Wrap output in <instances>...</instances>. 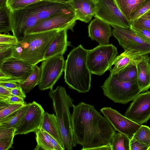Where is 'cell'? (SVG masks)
Segmentation results:
<instances>
[{
	"label": "cell",
	"instance_id": "cell-1",
	"mask_svg": "<svg viewBox=\"0 0 150 150\" xmlns=\"http://www.w3.org/2000/svg\"><path fill=\"white\" fill-rule=\"evenodd\" d=\"M74 137L82 150H108L116 130L93 105L82 102L73 106Z\"/></svg>",
	"mask_w": 150,
	"mask_h": 150
},
{
	"label": "cell",
	"instance_id": "cell-2",
	"mask_svg": "<svg viewBox=\"0 0 150 150\" xmlns=\"http://www.w3.org/2000/svg\"><path fill=\"white\" fill-rule=\"evenodd\" d=\"M88 50L80 44L71 51L65 61V82L79 93L88 92L91 87L92 73L87 63Z\"/></svg>",
	"mask_w": 150,
	"mask_h": 150
},
{
	"label": "cell",
	"instance_id": "cell-3",
	"mask_svg": "<svg viewBox=\"0 0 150 150\" xmlns=\"http://www.w3.org/2000/svg\"><path fill=\"white\" fill-rule=\"evenodd\" d=\"M62 30L55 29L26 34L15 45L13 56L32 65H36L45 59L49 45Z\"/></svg>",
	"mask_w": 150,
	"mask_h": 150
},
{
	"label": "cell",
	"instance_id": "cell-4",
	"mask_svg": "<svg viewBox=\"0 0 150 150\" xmlns=\"http://www.w3.org/2000/svg\"><path fill=\"white\" fill-rule=\"evenodd\" d=\"M48 95L59 123L65 150H72L77 144L72 129L71 115L69 108L73 107V100L66 92L65 87L58 86L50 89Z\"/></svg>",
	"mask_w": 150,
	"mask_h": 150
},
{
	"label": "cell",
	"instance_id": "cell-5",
	"mask_svg": "<svg viewBox=\"0 0 150 150\" xmlns=\"http://www.w3.org/2000/svg\"><path fill=\"white\" fill-rule=\"evenodd\" d=\"M104 95L116 103L125 104L134 100L141 91L137 79L129 81H119L109 76L101 86Z\"/></svg>",
	"mask_w": 150,
	"mask_h": 150
},
{
	"label": "cell",
	"instance_id": "cell-6",
	"mask_svg": "<svg viewBox=\"0 0 150 150\" xmlns=\"http://www.w3.org/2000/svg\"><path fill=\"white\" fill-rule=\"evenodd\" d=\"M118 54L117 49L112 44L99 45L88 50L87 63L92 74L101 76L112 69L113 61Z\"/></svg>",
	"mask_w": 150,
	"mask_h": 150
},
{
	"label": "cell",
	"instance_id": "cell-7",
	"mask_svg": "<svg viewBox=\"0 0 150 150\" xmlns=\"http://www.w3.org/2000/svg\"><path fill=\"white\" fill-rule=\"evenodd\" d=\"M42 62L39 88L41 90L52 89L64 71L65 61L64 57L63 55L58 54Z\"/></svg>",
	"mask_w": 150,
	"mask_h": 150
},
{
	"label": "cell",
	"instance_id": "cell-8",
	"mask_svg": "<svg viewBox=\"0 0 150 150\" xmlns=\"http://www.w3.org/2000/svg\"><path fill=\"white\" fill-rule=\"evenodd\" d=\"M112 33L124 50L139 53L141 56L150 53V42L137 35L130 28L115 27Z\"/></svg>",
	"mask_w": 150,
	"mask_h": 150
},
{
	"label": "cell",
	"instance_id": "cell-9",
	"mask_svg": "<svg viewBox=\"0 0 150 150\" xmlns=\"http://www.w3.org/2000/svg\"><path fill=\"white\" fill-rule=\"evenodd\" d=\"M10 17L13 35L17 38L18 41L23 38L27 31L39 21L29 5L21 9L10 10Z\"/></svg>",
	"mask_w": 150,
	"mask_h": 150
},
{
	"label": "cell",
	"instance_id": "cell-10",
	"mask_svg": "<svg viewBox=\"0 0 150 150\" xmlns=\"http://www.w3.org/2000/svg\"><path fill=\"white\" fill-rule=\"evenodd\" d=\"M98 10L94 16L105 21L113 27L130 28L131 23L123 15L114 0H99Z\"/></svg>",
	"mask_w": 150,
	"mask_h": 150
},
{
	"label": "cell",
	"instance_id": "cell-11",
	"mask_svg": "<svg viewBox=\"0 0 150 150\" xmlns=\"http://www.w3.org/2000/svg\"><path fill=\"white\" fill-rule=\"evenodd\" d=\"M77 20L74 11L60 13L39 21L25 35L55 29H70L73 31Z\"/></svg>",
	"mask_w": 150,
	"mask_h": 150
},
{
	"label": "cell",
	"instance_id": "cell-12",
	"mask_svg": "<svg viewBox=\"0 0 150 150\" xmlns=\"http://www.w3.org/2000/svg\"><path fill=\"white\" fill-rule=\"evenodd\" d=\"M45 113L42 107L33 101L18 124L14 135L35 132L40 127Z\"/></svg>",
	"mask_w": 150,
	"mask_h": 150
},
{
	"label": "cell",
	"instance_id": "cell-13",
	"mask_svg": "<svg viewBox=\"0 0 150 150\" xmlns=\"http://www.w3.org/2000/svg\"><path fill=\"white\" fill-rule=\"evenodd\" d=\"M29 6L39 21L60 13L74 11L67 0H43Z\"/></svg>",
	"mask_w": 150,
	"mask_h": 150
},
{
	"label": "cell",
	"instance_id": "cell-14",
	"mask_svg": "<svg viewBox=\"0 0 150 150\" xmlns=\"http://www.w3.org/2000/svg\"><path fill=\"white\" fill-rule=\"evenodd\" d=\"M132 101L125 116L139 124L146 123L150 119V91L140 93Z\"/></svg>",
	"mask_w": 150,
	"mask_h": 150
},
{
	"label": "cell",
	"instance_id": "cell-15",
	"mask_svg": "<svg viewBox=\"0 0 150 150\" xmlns=\"http://www.w3.org/2000/svg\"><path fill=\"white\" fill-rule=\"evenodd\" d=\"M100 111L116 131L125 134L130 139L141 126L110 107H103Z\"/></svg>",
	"mask_w": 150,
	"mask_h": 150
},
{
	"label": "cell",
	"instance_id": "cell-16",
	"mask_svg": "<svg viewBox=\"0 0 150 150\" xmlns=\"http://www.w3.org/2000/svg\"><path fill=\"white\" fill-rule=\"evenodd\" d=\"M34 66L13 56L0 64V71L11 77L9 81L20 84L31 74Z\"/></svg>",
	"mask_w": 150,
	"mask_h": 150
},
{
	"label": "cell",
	"instance_id": "cell-17",
	"mask_svg": "<svg viewBox=\"0 0 150 150\" xmlns=\"http://www.w3.org/2000/svg\"><path fill=\"white\" fill-rule=\"evenodd\" d=\"M88 36L100 45L109 44V39L112 33L110 25L103 20L96 18L88 26Z\"/></svg>",
	"mask_w": 150,
	"mask_h": 150
},
{
	"label": "cell",
	"instance_id": "cell-18",
	"mask_svg": "<svg viewBox=\"0 0 150 150\" xmlns=\"http://www.w3.org/2000/svg\"><path fill=\"white\" fill-rule=\"evenodd\" d=\"M74 11L77 20L89 22L98 10L97 4L91 0H67Z\"/></svg>",
	"mask_w": 150,
	"mask_h": 150
},
{
	"label": "cell",
	"instance_id": "cell-19",
	"mask_svg": "<svg viewBox=\"0 0 150 150\" xmlns=\"http://www.w3.org/2000/svg\"><path fill=\"white\" fill-rule=\"evenodd\" d=\"M135 63L137 70V82L141 92L150 88V57L147 54L137 59Z\"/></svg>",
	"mask_w": 150,
	"mask_h": 150
},
{
	"label": "cell",
	"instance_id": "cell-20",
	"mask_svg": "<svg viewBox=\"0 0 150 150\" xmlns=\"http://www.w3.org/2000/svg\"><path fill=\"white\" fill-rule=\"evenodd\" d=\"M67 29L60 30L49 45L45 55V59L58 54L63 55L71 42L67 40Z\"/></svg>",
	"mask_w": 150,
	"mask_h": 150
},
{
	"label": "cell",
	"instance_id": "cell-21",
	"mask_svg": "<svg viewBox=\"0 0 150 150\" xmlns=\"http://www.w3.org/2000/svg\"><path fill=\"white\" fill-rule=\"evenodd\" d=\"M40 127L64 148L59 125L55 115L47 112L45 113Z\"/></svg>",
	"mask_w": 150,
	"mask_h": 150
},
{
	"label": "cell",
	"instance_id": "cell-22",
	"mask_svg": "<svg viewBox=\"0 0 150 150\" xmlns=\"http://www.w3.org/2000/svg\"><path fill=\"white\" fill-rule=\"evenodd\" d=\"M142 56L140 54L129 50H125L115 57L112 65L114 67L110 71L112 76L122 70L135 59Z\"/></svg>",
	"mask_w": 150,
	"mask_h": 150
},
{
	"label": "cell",
	"instance_id": "cell-23",
	"mask_svg": "<svg viewBox=\"0 0 150 150\" xmlns=\"http://www.w3.org/2000/svg\"><path fill=\"white\" fill-rule=\"evenodd\" d=\"M117 6L131 23L132 14L145 0H114Z\"/></svg>",
	"mask_w": 150,
	"mask_h": 150
},
{
	"label": "cell",
	"instance_id": "cell-24",
	"mask_svg": "<svg viewBox=\"0 0 150 150\" xmlns=\"http://www.w3.org/2000/svg\"><path fill=\"white\" fill-rule=\"evenodd\" d=\"M41 68L36 64L34 66L32 72L23 83L20 84L25 93L29 92L36 85H38L41 78Z\"/></svg>",
	"mask_w": 150,
	"mask_h": 150
},
{
	"label": "cell",
	"instance_id": "cell-25",
	"mask_svg": "<svg viewBox=\"0 0 150 150\" xmlns=\"http://www.w3.org/2000/svg\"><path fill=\"white\" fill-rule=\"evenodd\" d=\"M35 133L37 144L34 150H54L47 133L40 127Z\"/></svg>",
	"mask_w": 150,
	"mask_h": 150
},
{
	"label": "cell",
	"instance_id": "cell-26",
	"mask_svg": "<svg viewBox=\"0 0 150 150\" xmlns=\"http://www.w3.org/2000/svg\"><path fill=\"white\" fill-rule=\"evenodd\" d=\"M130 139L125 134L116 132L113 135L110 143L111 150H130Z\"/></svg>",
	"mask_w": 150,
	"mask_h": 150
},
{
	"label": "cell",
	"instance_id": "cell-27",
	"mask_svg": "<svg viewBox=\"0 0 150 150\" xmlns=\"http://www.w3.org/2000/svg\"><path fill=\"white\" fill-rule=\"evenodd\" d=\"M136 59L124 69L112 76L121 81H129L137 79Z\"/></svg>",
	"mask_w": 150,
	"mask_h": 150
},
{
	"label": "cell",
	"instance_id": "cell-28",
	"mask_svg": "<svg viewBox=\"0 0 150 150\" xmlns=\"http://www.w3.org/2000/svg\"><path fill=\"white\" fill-rule=\"evenodd\" d=\"M31 103L25 104L16 114L12 116L0 120V129L16 127L18 124L28 110Z\"/></svg>",
	"mask_w": 150,
	"mask_h": 150
},
{
	"label": "cell",
	"instance_id": "cell-29",
	"mask_svg": "<svg viewBox=\"0 0 150 150\" xmlns=\"http://www.w3.org/2000/svg\"><path fill=\"white\" fill-rule=\"evenodd\" d=\"M26 103L8 104L0 102V120L9 117L16 114Z\"/></svg>",
	"mask_w": 150,
	"mask_h": 150
},
{
	"label": "cell",
	"instance_id": "cell-30",
	"mask_svg": "<svg viewBox=\"0 0 150 150\" xmlns=\"http://www.w3.org/2000/svg\"><path fill=\"white\" fill-rule=\"evenodd\" d=\"M10 10L6 6L0 7V33L8 34L12 31L10 13Z\"/></svg>",
	"mask_w": 150,
	"mask_h": 150
},
{
	"label": "cell",
	"instance_id": "cell-31",
	"mask_svg": "<svg viewBox=\"0 0 150 150\" xmlns=\"http://www.w3.org/2000/svg\"><path fill=\"white\" fill-rule=\"evenodd\" d=\"M150 148V128L146 125H141L131 138Z\"/></svg>",
	"mask_w": 150,
	"mask_h": 150
},
{
	"label": "cell",
	"instance_id": "cell-32",
	"mask_svg": "<svg viewBox=\"0 0 150 150\" xmlns=\"http://www.w3.org/2000/svg\"><path fill=\"white\" fill-rule=\"evenodd\" d=\"M43 0H6V5L11 11L23 8L34 3Z\"/></svg>",
	"mask_w": 150,
	"mask_h": 150
},
{
	"label": "cell",
	"instance_id": "cell-33",
	"mask_svg": "<svg viewBox=\"0 0 150 150\" xmlns=\"http://www.w3.org/2000/svg\"><path fill=\"white\" fill-rule=\"evenodd\" d=\"M16 45L0 44V64L13 57Z\"/></svg>",
	"mask_w": 150,
	"mask_h": 150
},
{
	"label": "cell",
	"instance_id": "cell-34",
	"mask_svg": "<svg viewBox=\"0 0 150 150\" xmlns=\"http://www.w3.org/2000/svg\"><path fill=\"white\" fill-rule=\"evenodd\" d=\"M150 10V0H145L141 6L131 16V23L141 17Z\"/></svg>",
	"mask_w": 150,
	"mask_h": 150
},
{
	"label": "cell",
	"instance_id": "cell-35",
	"mask_svg": "<svg viewBox=\"0 0 150 150\" xmlns=\"http://www.w3.org/2000/svg\"><path fill=\"white\" fill-rule=\"evenodd\" d=\"M131 25L135 28L146 29L150 31V20L140 17L132 22Z\"/></svg>",
	"mask_w": 150,
	"mask_h": 150
},
{
	"label": "cell",
	"instance_id": "cell-36",
	"mask_svg": "<svg viewBox=\"0 0 150 150\" xmlns=\"http://www.w3.org/2000/svg\"><path fill=\"white\" fill-rule=\"evenodd\" d=\"M18 42L17 38L9 34H0V44H12L16 45Z\"/></svg>",
	"mask_w": 150,
	"mask_h": 150
},
{
	"label": "cell",
	"instance_id": "cell-37",
	"mask_svg": "<svg viewBox=\"0 0 150 150\" xmlns=\"http://www.w3.org/2000/svg\"><path fill=\"white\" fill-rule=\"evenodd\" d=\"M130 28L136 34L144 39L150 42V31L144 28H135L131 25Z\"/></svg>",
	"mask_w": 150,
	"mask_h": 150
},
{
	"label": "cell",
	"instance_id": "cell-38",
	"mask_svg": "<svg viewBox=\"0 0 150 150\" xmlns=\"http://www.w3.org/2000/svg\"><path fill=\"white\" fill-rule=\"evenodd\" d=\"M14 136L0 139V150H8L10 149L13 143Z\"/></svg>",
	"mask_w": 150,
	"mask_h": 150
},
{
	"label": "cell",
	"instance_id": "cell-39",
	"mask_svg": "<svg viewBox=\"0 0 150 150\" xmlns=\"http://www.w3.org/2000/svg\"><path fill=\"white\" fill-rule=\"evenodd\" d=\"M130 150H149V148L135 140L130 139Z\"/></svg>",
	"mask_w": 150,
	"mask_h": 150
},
{
	"label": "cell",
	"instance_id": "cell-40",
	"mask_svg": "<svg viewBox=\"0 0 150 150\" xmlns=\"http://www.w3.org/2000/svg\"><path fill=\"white\" fill-rule=\"evenodd\" d=\"M24 99L20 97L12 95L4 99L0 100V102L8 104L25 103Z\"/></svg>",
	"mask_w": 150,
	"mask_h": 150
},
{
	"label": "cell",
	"instance_id": "cell-41",
	"mask_svg": "<svg viewBox=\"0 0 150 150\" xmlns=\"http://www.w3.org/2000/svg\"><path fill=\"white\" fill-rule=\"evenodd\" d=\"M16 128H6L0 129V139L14 136Z\"/></svg>",
	"mask_w": 150,
	"mask_h": 150
},
{
	"label": "cell",
	"instance_id": "cell-42",
	"mask_svg": "<svg viewBox=\"0 0 150 150\" xmlns=\"http://www.w3.org/2000/svg\"><path fill=\"white\" fill-rule=\"evenodd\" d=\"M0 86L10 89H11L20 86L19 83L11 81H0Z\"/></svg>",
	"mask_w": 150,
	"mask_h": 150
},
{
	"label": "cell",
	"instance_id": "cell-43",
	"mask_svg": "<svg viewBox=\"0 0 150 150\" xmlns=\"http://www.w3.org/2000/svg\"><path fill=\"white\" fill-rule=\"evenodd\" d=\"M11 92L12 95L20 97L23 99H25L26 97L25 93L20 86L11 89Z\"/></svg>",
	"mask_w": 150,
	"mask_h": 150
},
{
	"label": "cell",
	"instance_id": "cell-44",
	"mask_svg": "<svg viewBox=\"0 0 150 150\" xmlns=\"http://www.w3.org/2000/svg\"><path fill=\"white\" fill-rule=\"evenodd\" d=\"M11 90L0 86V100L4 99L12 95Z\"/></svg>",
	"mask_w": 150,
	"mask_h": 150
},
{
	"label": "cell",
	"instance_id": "cell-45",
	"mask_svg": "<svg viewBox=\"0 0 150 150\" xmlns=\"http://www.w3.org/2000/svg\"><path fill=\"white\" fill-rule=\"evenodd\" d=\"M51 138V142L54 150H64V149L53 137L49 135Z\"/></svg>",
	"mask_w": 150,
	"mask_h": 150
},
{
	"label": "cell",
	"instance_id": "cell-46",
	"mask_svg": "<svg viewBox=\"0 0 150 150\" xmlns=\"http://www.w3.org/2000/svg\"><path fill=\"white\" fill-rule=\"evenodd\" d=\"M142 18L150 20V10L141 17Z\"/></svg>",
	"mask_w": 150,
	"mask_h": 150
},
{
	"label": "cell",
	"instance_id": "cell-47",
	"mask_svg": "<svg viewBox=\"0 0 150 150\" xmlns=\"http://www.w3.org/2000/svg\"><path fill=\"white\" fill-rule=\"evenodd\" d=\"M6 0H0V7L6 6Z\"/></svg>",
	"mask_w": 150,
	"mask_h": 150
},
{
	"label": "cell",
	"instance_id": "cell-48",
	"mask_svg": "<svg viewBox=\"0 0 150 150\" xmlns=\"http://www.w3.org/2000/svg\"><path fill=\"white\" fill-rule=\"evenodd\" d=\"M91 0V1H92L95 4H98V2H99V0Z\"/></svg>",
	"mask_w": 150,
	"mask_h": 150
},
{
	"label": "cell",
	"instance_id": "cell-49",
	"mask_svg": "<svg viewBox=\"0 0 150 150\" xmlns=\"http://www.w3.org/2000/svg\"><path fill=\"white\" fill-rule=\"evenodd\" d=\"M65 0V1H66V0Z\"/></svg>",
	"mask_w": 150,
	"mask_h": 150
},
{
	"label": "cell",
	"instance_id": "cell-50",
	"mask_svg": "<svg viewBox=\"0 0 150 150\" xmlns=\"http://www.w3.org/2000/svg\"><path fill=\"white\" fill-rule=\"evenodd\" d=\"M149 150H150V148H149Z\"/></svg>",
	"mask_w": 150,
	"mask_h": 150
}]
</instances>
